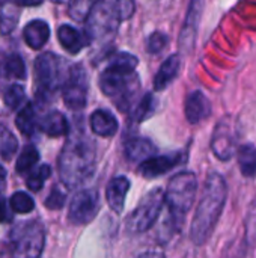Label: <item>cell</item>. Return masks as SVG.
I'll return each mask as SVG.
<instances>
[{
  "instance_id": "cell-1",
  "label": "cell",
  "mask_w": 256,
  "mask_h": 258,
  "mask_svg": "<svg viewBox=\"0 0 256 258\" xmlns=\"http://www.w3.org/2000/svg\"><path fill=\"white\" fill-rule=\"evenodd\" d=\"M226 200H228L226 180L219 172L208 174L190 227V237L196 246H202L210 240L223 213Z\"/></svg>"
},
{
  "instance_id": "cell-2",
  "label": "cell",
  "mask_w": 256,
  "mask_h": 258,
  "mask_svg": "<svg viewBox=\"0 0 256 258\" xmlns=\"http://www.w3.org/2000/svg\"><path fill=\"white\" fill-rule=\"evenodd\" d=\"M95 142L81 132L71 135L59 156L60 180L68 189L83 184L95 171Z\"/></svg>"
},
{
  "instance_id": "cell-3",
  "label": "cell",
  "mask_w": 256,
  "mask_h": 258,
  "mask_svg": "<svg viewBox=\"0 0 256 258\" xmlns=\"http://www.w3.org/2000/svg\"><path fill=\"white\" fill-rule=\"evenodd\" d=\"M198 194V177L190 171L174 175L164 192V204L169 210L170 227L180 230L187 213L192 210Z\"/></svg>"
},
{
  "instance_id": "cell-4",
  "label": "cell",
  "mask_w": 256,
  "mask_h": 258,
  "mask_svg": "<svg viewBox=\"0 0 256 258\" xmlns=\"http://www.w3.org/2000/svg\"><path fill=\"white\" fill-rule=\"evenodd\" d=\"M45 243V231L39 221L17 225L11 233L12 254L17 257H39Z\"/></svg>"
},
{
  "instance_id": "cell-5",
  "label": "cell",
  "mask_w": 256,
  "mask_h": 258,
  "mask_svg": "<svg viewBox=\"0 0 256 258\" xmlns=\"http://www.w3.org/2000/svg\"><path fill=\"white\" fill-rule=\"evenodd\" d=\"M101 89L107 97H112L116 106L122 110L127 109L139 89V80L133 73H121L113 68H107L101 74Z\"/></svg>"
},
{
  "instance_id": "cell-6",
  "label": "cell",
  "mask_w": 256,
  "mask_h": 258,
  "mask_svg": "<svg viewBox=\"0 0 256 258\" xmlns=\"http://www.w3.org/2000/svg\"><path fill=\"white\" fill-rule=\"evenodd\" d=\"M238 139H240V127L237 118L232 115L222 116L216 122V127L211 135L210 147L213 154L222 162H229L237 153Z\"/></svg>"
},
{
  "instance_id": "cell-7",
  "label": "cell",
  "mask_w": 256,
  "mask_h": 258,
  "mask_svg": "<svg viewBox=\"0 0 256 258\" xmlns=\"http://www.w3.org/2000/svg\"><path fill=\"white\" fill-rule=\"evenodd\" d=\"M164 206V190L152 189L148 192L136 207V210L128 218V228L133 233H143L149 230L158 219L161 209Z\"/></svg>"
},
{
  "instance_id": "cell-8",
  "label": "cell",
  "mask_w": 256,
  "mask_h": 258,
  "mask_svg": "<svg viewBox=\"0 0 256 258\" xmlns=\"http://www.w3.org/2000/svg\"><path fill=\"white\" fill-rule=\"evenodd\" d=\"M63 60L54 53H42L35 60L36 82L41 91L54 92L63 83Z\"/></svg>"
},
{
  "instance_id": "cell-9",
  "label": "cell",
  "mask_w": 256,
  "mask_h": 258,
  "mask_svg": "<svg viewBox=\"0 0 256 258\" xmlns=\"http://www.w3.org/2000/svg\"><path fill=\"white\" fill-rule=\"evenodd\" d=\"M62 95L66 107L71 110H81L86 106L88 76L81 65H75L69 70L68 77L62 83Z\"/></svg>"
},
{
  "instance_id": "cell-10",
  "label": "cell",
  "mask_w": 256,
  "mask_h": 258,
  "mask_svg": "<svg viewBox=\"0 0 256 258\" xmlns=\"http://www.w3.org/2000/svg\"><path fill=\"white\" fill-rule=\"evenodd\" d=\"M100 210V195L94 189H84L74 195L68 210L69 222L75 225H84L95 219Z\"/></svg>"
},
{
  "instance_id": "cell-11",
  "label": "cell",
  "mask_w": 256,
  "mask_h": 258,
  "mask_svg": "<svg viewBox=\"0 0 256 258\" xmlns=\"http://www.w3.org/2000/svg\"><path fill=\"white\" fill-rule=\"evenodd\" d=\"M205 0H190L189 11L186 15V21L183 24L181 33H180V48L183 53H192L196 44L198 38V29L201 23V15L204 11Z\"/></svg>"
},
{
  "instance_id": "cell-12",
  "label": "cell",
  "mask_w": 256,
  "mask_h": 258,
  "mask_svg": "<svg viewBox=\"0 0 256 258\" xmlns=\"http://www.w3.org/2000/svg\"><path fill=\"white\" fill-rule=\"evenodd\" d=\"M118 20L110 12L109 6L97 3L88 15V35L91 39H100L103 36H112L116 29Z\"/></svg>"
},
{
  "instance_id": "cell-13",
  "label": "cell",
  "mask_w": 256,
  "mask_h": 258,
  "mask_svg": "<svg viewBox=\"0 0 256 258\" xmlns=\"http://www.w3.org/2000/svg\"><path fill=\"white\" fill-rule=\"evenodd\" d=\"M184 159L183 153H172L166 156H151L146 160H143L139 166V174L145 178H157L160 175H164L170 169H174L177 165H180Z\"/></svg>"
},
{
  "instance_id": "cell-14",
  "label": "cell",
  "mask_w": 256,
  "mask_h": 258,
  "mask_svg": "<svg viewBox=\"0 0 256 258\" xmlns=\"http://www.w3.org/2000/svg\"><path fill=\"white\" fill-rule=\"evenodd\" d=\"M211 103L202 91H192L184 104L186 118L190 124H199L211 115Z\"/></svg>"
},
{
  "instance_id": "cell-15",
  "label": "cell",
  "mask_w": 256,
  "mask_h": 258,
  "mask_svg": "<svg viewBox=\"0 0 256 258\" xmlns=\"http://www.w3.org/2000/svg\"><path fill=\"white\" fill-rule=\"evenodd\" d=\"M128 190H130V181L125 177H115L109 183L106 197H107V203H109L110 209L115 213H118V215L122 213Z\"/></svg>"
},
{
  "instance_id": "cell-16",
  "label": "cell",
  "mask_w": 256,
  "mask_h": 258,
  "mask_svg": "<svg viewBox=\"0 0 256 258\" xmlns=\"http://www.w3.org/2000/svg\"><path fill=\"white\" fill-rule=\"evenodd\" d=\"M181 70V56L180 54H172L169 56L160 67L158 73L155 74L154 79V89L155 91H163L166 89L180 74Z\"/></svg>"
},
{
  "instance_id": "cell-17",
  "label": "cell",
  "mask_w": 256,
  "mask_h": 258,
  "mask_svg": "<svg viewBox=\"0 0 256 258\" xmlns=\"http://www.w3.org/2000/svg\"><path fill=\"white\" fill-rule=\"evenodd\" d=\"M23 36L26 44L30 48H41L42 45H45V42L50 38V27L45 21L42 20H33L30 23L26 24L24 30H23Z\"/></svg>"
},
{
  "instance_id": "cell-18",
  "label": "cell",
  "mask_w": 256,
  "mask_h": 258,
  "mask_svg": "<svg viewBox=\"0 0 256 258\" xmlns=\"http://www.w3.org/2000/svg\"><path fill=\"white\" fill-rule=\"evenodd\" d=\"M91 128L98 136L110 138L118 132V121L110 112L98 109L91 115Z\"/></svg>"
},
{
  "instance_id": "cell-19",
  "label": "cell",
  "mask_w": 256,
  "mask_h": 258,
  "mask_svg": "<svg viewBox=\"0 0 256 258\" xmlns=\"http://www.w3.org/2000/svg\"><path fill=\"white\" fill-rule=\"evenodd\" d=\"M157 153L155 145L146 138H134L125 144V156L130 162L142 163L148 157Z\"/></svg>"
},
{
  "instance_id": "cell-20",
  "label": "cell",
  "mask_w": 256,
  "mask_h": 258,
  "mask_svg": "<svg viewBox=\"0 0 256 258\" xmlns=\"http://www.w3.org/2000/svg\"><path fill=\"white\" fill-rule=\"evenodd\" d=\"M237 162L240 172L244 178L256 177V145L252 142H246L238 145L237 148Z\"/></svg>"
},
{
  "instance_id": "cell-21",
  "label": "cell",
  "mask_w": 256,
  "mask_h": 258,
  "mask_svg": "<svg viewBox=\"0 0 256 258\" xmlns=\"http://www.w3.org/2000/svg\"><path fill=\"white\" fill-rule=\"evenodd\" d=\"M60 45L71 54H77L86 45V36L69 24H63L57 30Z\"/></svg>"
},
{
  "instance_id": "cell-22",
  "label": "cell",
  "mask_w": 256,
  "mask_h": 258,
  "mask_svg": "<svg viewBox=\"0 0 256 258\" xmlns=\"http://www.w3.org/2000/svg\"><path fill=\"white\" fill-rule=\"evenodd\" d=\"M39 128L51 138L65 136L68 133V121L59 110H53L42 118Z\"/></svg>"
},
{
  "instance_id": "cell-23",
  "label": "cell",
  "mask_w": 256,
  "mask_h": 258,
  "mask_svg": "<svg viewBox=\"0 0 256 258\" xmlns=\"http://www.w3.org/2000/svg\"><path fill=\"white\" fill-rule=\"evenodd\" d=\"M17 127L26 136H32L36 132L38 122H36V115H35V109L32 104H26L20 110V113L17 115Z\"/></svg>"
},
{
  "instance_id": "cell-24",
  "label": "cell",
  "mask_w": 256,
  "mask_h": 258,
  "mask_svg": "<svg viewBox=\"0 0 256 258\" xmlns=\"http://www.w3.org/2000/svg\"><path fill=\"white\" fill-rule=\"evenodd\" d=\"M39 160V154H38V150L33 147V145H27L23 153L20 154V157L17 159V165H15V169L18 174H26L29 172L35 165L36 162Z\"/></svg>"
},
{
  "instance_id": "cell-25",
  "label": "cell",
  "mask_w": 256,
  "mask_h": 258,
  "mask_svg": "<svg viewBox=\"0 0 256 258\" xmlns=\"http://www.w3.org/2000/svg\"><path fill=\"white\" fill-rule=\"evenodd\" d=\"M18 15H20V12L15 8V5L14 6L5 5L0 9V33L9 35L18 23Z\"/></svg>"
},
{
  "instance_id": "cell-26",
  "label": "cell",
  "mask_w": 256,
  "mask_h": 258,
  "mask_svg": "<svg viewBox=\"0 0 256 258\" xmlns=\"http://www.w3.org/2000/svg\"><path fill=\"white\" fill-rule=\"evenodd\" d=\"M139 63V59L130 53H118L116 56H113L109 68H113L116 71H121V73H134L136 67Z\"/></svg>"
},
{
  "instance_id": "cell-27",
  "label": "cell",
  "mask_w": 256,
  "mask_h": 258,
  "mask_svg": "<svg viewBox=\"0 0 256 258\" xmlns=\"http://www.w3.org/2000/svg\"><path fill=\"white\" fill-rule=\"evenodd\" d=\"M109 9L115 15V18L121 21V20H128L134 14L136 5L134 0H110Z\"/></svg>"
},
{
  "instance_id": "cell-28",
  "label": "cell",
  "mask_w": 256,
  "mask_h": 258,
  "mask_svg": "<svg viewBox=\"0 0 256 258\" xmlns=\"http://www.w3.org/2000/svg\"><path fill=\"white\" fill-rule=\"evenodd\" d=\"M155 110V98L152 94H146L142 101L137 104V107L133 112V119L136 122H142L146 118H149L152 115V112Z\"/></svg>"
},
{
  "instance_id": "cell-29",
  "label": "cell",
  "mask_w": 256,
  "mask_h": 258,
  "mask_svg": "<svg viewBox=\"0 0 256 258\" xmlns=\"http://www.w3.org/2000/svg\"><path fill=\"white\" fill-rule=\"evenodd\" d=\"M17 150V139L11 135L8 128L0 125V157L9 160Z\"/></svg>"
},
{
  "instance_id": "cell-30",
  "label": "cell",
  "mask_w": 256,
  "mask_h": 258,
  "mask_svg": "<svg viewBox=\"0 0 256 258\" xmlns=\"http://www.w3.org/2000/svg\"><path fill=\"white\" fill-rule=\"evenodd\" d=\"M51 175V168L48 165H42L39 166L33 174L29 175L27 178V187L32 190V192H39L45 183V180H48Z\"/></svg>"
},
{
  "instance_id": "cell-31",
  "label": "cell",
  "mask_w": 256,
  "mask_h": 258,
  "mask_svg": "<svg viewBox=\"0 0 256 258\" xmlns=\"http://www.w3.org/2000/svg\"><path fill=\"white\" fill-rule=\"evenodd\" d=\"M11 209L15 213H30L35 209V201L26 192H15L11 197Z\"/></svg>"
},
{
  "instance_id": "cell-32",
  "label": "cell",
  "mask_w": 256,
  "mask_h": 258,
  "mask_svg": "<svg viewBox=\"0 0 256 258\" xmlns=\"http://www.w3.org/2000/svg\"><path fill=\"white\" fill-rule=\"evenodd\" d=\"M244 239L247 246L255 248L256 246V200L252 203L247 212L246 224H244Z\"/></svg>"
},
{
  "instance_id": "cell-33",
  "label": "cell",
  "mask_w": 256,
  "mask_h": 258,
  "mask_svg": "<svg viewBox=\"0 0 256 258\" xmlns=\"http://www.w3.org/2000/svg\"><path fill=\"white\" fill-rule=\"evenodd\" d=\"M98 0H71V6H69V15L78 21H83L84 18H88L89 12L92 11V8L97 5Z\"/></svg>"
},
{
  "instance_id": "cell-34",
  "label": "cell",
  "mask_w": 256,
  "mask_h": 258,
  "mask_svg": "<svg viewBox=\"0 0 256 258\" xmlns=\"http://www.w3.org/2000/svg\"><path fill=\"white\" fill-rule=\"evenodd\" d=\"M5 73L9 77L24 79L26 77V67H24V60L21 59V56L11 54L5 62Z\"/></svg>"
},
{
  "instance_id": "cell-35",
  "label": "cell",
  "mask_w": 256,
  "mask_h": 258,
  "mask_svg": "<svg viewBox=\"0 0 256 258\" xmlns=\"http://www.w3.org/2000/svg\"><path fill=\"white\" fill-rule=\"evenodd\" d=\"M24 98H26V94H24L23 86H20V85H12L5 92V104L8 109H12V110L17 109L18 106H21Z\"/></svg>"
},
{
  "instance_id": "cell-36",
  "label": "cell",
  "mask_w": 256,
  "mask_h": 258,
  "mask_svg": "<svg viewBox=\"0 0 256 258\" xmlns=\"http://www.w3.org/2000/svg\"><path fill=\"white\" fill-rule=\"evenodd\" d=\"M169 42L167 35H164L163 32H154L149 35L148 41H146V48L151 54H158L160 51H163L166 48Z\"/></svg>"
},
{
  "instance_id": "cell-37",
  "label": "cell",
  "mask_w": 256,
  "mask_h": 258,
  "mask_svg": "<svg viewBox=\"0 0 256 258\" xmlns=\"http://www.w3.org/2000/svg\"><path fill=\"white\" fill-rule=\"evenodd\" d=\"M65 194L62 190H59L57 187L51 190V194L48 195V198L45 200V207L50 210H59L62 209V206L65 204Z\"/></svg>"
},
{
  "instance_id": "cell-38",
  "label": "cell",
  "mask_w": 256,
  "mask_h": 258,
  "mask_svg": "<svg viewBox=\"0 0 256 258\" xmlns=\"http://www.w3.org/2000/svg\"><path fill=\"white\" fill-rule=\"evenodd\" d=\"M12 210L9 209L6 200L3 197H0V224H6L12 221Z\"/></svg>"
},
{
  "instance_id": "cell-39",
  "label": "cell",
  "mask_w": 256,
  "mask_h": 258,
  "mask_svg": "<svg viewBox=\"0 0 256 258\" xmlns=\"http://www.w3.org/2000/svg\"><path fill=\"white\" fill-rule=\"evenodd\" d=\"M44 0H15L17 5H23V6H38Z\"/></svg>"
},
{
  "instance_id": "cell-40",
  "label": "cell",
  "mask_w": 256,
  "mask_h": 258,
  "mask_svg": "<svg viewBox=\"0 0 256 258\" xmlns=\"http://www.w3.org/2000/svg\"><path fill=\"white\" fill-rule=\"evenodd\" d=\"M5 184H6V169L0 165V192L5 189Z\"/></svg>"
},
{
  "instance_id": "cell-41",
  "label": "cell",
  "mask_w": 256,
  "mask_h": 258,
  "mask_svg": "<svg viewBox=\"0 0 256 258\" xmlns=\"http://www.w3.org/2000/svg\"><path fill=\"white\" fill-rule=\"evenodd\" d=\"M51 2H56V3H69L71 0H51Z\"/></svg>"
}]
</instances>
